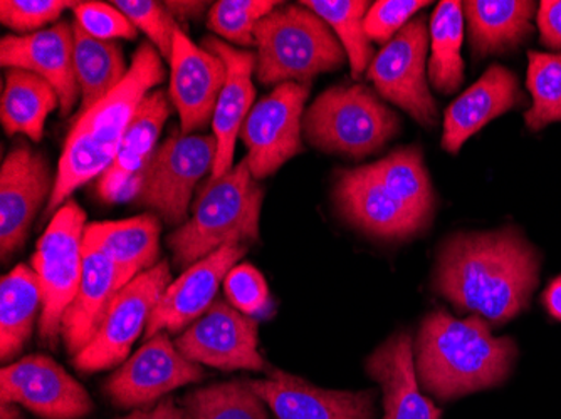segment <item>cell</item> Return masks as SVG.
<instances>
[{
    "mask_svg": "<svg viewBox=\"0 0 561 419\" xmlns=\"http://www.w3.org/2000/svg\"><path fill=\"white\" fill-rule=\"evenodd\" d=\"M113 5L119 9L137 31L147 34L151 46L159 50L162 59L172 58L173 40L181 25L167 11L165 4L153 0H116Z\"/></svg>",
    "mask_w": 561,
    "mask_h": 419,
    "instance_id": "d590c367",
    "label": "cell"
},
{
    "mask_svg": "<svg viewBox=\"0 0 561 419\" xmlns=\"http://www.w3.org/2000/svg\"><path fill=\"white\" fill-rule=\"evenodd\" d=\"M415 349L419 380L440 399L500 386L518 356L515 340L494 337L482 317L456 319L446 311L425 316Z\"/></svg>",
    "mask_w": 561,
    "mask_h": 419,
    "instance_id": "277c9868",
    "label": "cell"
},
{
    "mask_svg": "<svg viewBox=\"0 0 561 419\" xmlns=\"http://www.w3.org/2000/svg\"><path fill=\"white\" fill-rule=\"evenodd\" d=\"M160 220L140 216L119 222H91L83 244L112 258L116 266L137 277L157 266L160 255Z\"/></svg>",
    "mask_w": 561,
    "mask_h": 419,
    "instance_id": "4316f807",
    "label": "cell"
},
{
    "mask_svg": "<svg viewBox=\"0 0 561 419\" xmlns=\"http://www.w3.org/2000/svg\"><path fill=\"white\" fill-rule=\"evenodd\" d=\"M61 106L58 93L46 80L22 69H8L0 100V121L9 137L24 135L43 140L47 116Z\"/></svg>",
    "mask_w": 561,
    "mask_h": 419,
    "instance_id": "83f0119b",
    "label": "cell"
},
{
    "mask_svg": "<svg viewBox=\"0 0 561 419\" xmlns=\"http://www.w3.org/2000/svg\"><path fill=\"white\" fill-rule=\"evenodd\" d=\"M301 4L330 25V30L333 31L336 39L345 49L353 80H360V75L368 71L375 58L370 39L365 33V18L370 9V2H365V0H308Z\"/></svg>",
    "mask_w": 561,
    "mask_h": 419,
    "instance_id": "1f68e13d",
    "label": "cell"
},
{
    "mask_svg": "<svg viewBox=\"0 0 561 419\" xmlns=\"http://www.w3.org/2000/svg\"><path fill=\"white\" fill-rule=\"evenodd\" d=\"M224 292L232 307L245 316H261L271 304L270 287L263 273L251 264H239L224 280Z\"/></svg>",
    "mask_w": 561,
    "mask_h": 419,
    "instance_id": "8d00e7d4",
    "label": "cell"
},
{
    "mask_svg": "<svg viewBox=\"0 0 561 419\" xmlns=\"http://www.w3.org/2000/svg\"><path fill=\"white\" fill-rule=\"evenodd\" d=\"M251 389L270 406L276 419H375L377 393L331 391L301 377L273 370L266 380H248Z\"/></svg>",
    "mask_w": 561,
    "mask_h": 419,
    "instance_id": "ac0fdd59",
    "label": "cell"
},
{
    "mask_svg": "<svg viewBox=\"0 0 561 419\" xmlns=\"http://www.w3.org/2000/svg\"><path fill=\"white\" fill-rule=\"evenodd\" d=\"M206 373L188 361L170 340L169 333L147 339L106 381L110 401L119 408H147L176 387L198 383Z\"/></svg>",
    "mask_w": 561,
    "mask_h": 419,
    "instance_id": "4fadbf2b",
    "label": "cell"
},
{
    "mask_svg": "<svg viewBox=\"0 0 561 419\" xmlns=\"http://www.w3.org/2000/svg\"><path fill=\"white\" fill-rule=\"evenodd\" d=\"M75 24L98 40L135 39L137 27L116 5L105 2H78Z\"/></svg>",
    "mask_w": 561,
    "mask_h": 419,
    "instance_id": "74e56055",
    "label": "cell"
},
{
    "mask_svg": "<svg viewBox=\"0 0 561 419\" xmlns=\"http://www.w3.org/2000/svg\"><path fill=\"white\" fill-rule=\"evenodd\" d=\"M273 0H220L209 9L207 25L217 36L238 46H254L257 22L277 8Z\"/></svg>",
    "mask_w": 561,
    "mask_h": 419,
    "instance_id": "e575fe53",
    "label": "cell"
},
{
    "mask_svg": "<svg viewBox=\"0 0 561 419\" xmlns=\"http://www.w3.org/2000/svg\"><path fill=\"white\" fill-rule=\"evenodd\" d=\"M367 373L383 393V419L443 418V411L419 389L411 334H393L375 349L367 359Z\"/></svg>",
    "mask_w": 561,
    "mask_h": 419,
    "instance_id": "d4e9b609",
    "label": "cell"
},
{
    "mask_svg": "<svg viewBox=\"0 0 561 419\" xmlns=\"http://www.w3.org/2000/svg\"><path fill=\"white\" fill-rule=\"evenodd\" d=\"M209 5V2H192V0H187V2H179V0L165 2L167 11L172 14L176 22L197 21L206 14Z\"/></svg>",
    "mask_w": 561,
    "mask_h": 419,
    "instance_id": "7bdbcfd3",
    "label": "cell"
},
{
    "mask_svg": "<svg viewBox=\"0 0 561 419\" xmlns=\"http://www.w3.org/2000/svg\"><path fill=\"white\" fill-rule=\"evenodd\" d=\"M163 80L165 68L159 50L151 44H141L123 83L80 115L69 131L55 176V191L47 201L46 216L58 212L78 188L110 168L141 101Z\"/></svg>",
    "mask_w": 561,
    "mask_h": 419,
    "instance_id": "3957f363",
    "label": "cell"
},
{
    "mask_svg": "<svg viewBox=\"0 0 561 419\" xmlns=\"http://www.w3.org/2000/svg\"><path fill=\"white\" fill-rule=\"evenodd\" d=\"M170 286L169 261L135 277L116 295L90 345L72 358L81 373H100L115 368L130 354L131 346L147 329L153 309Z\"/></svg>",
    "mask_w": 561,
    "mask_h": 419,
    "instance_id": "30bf717a",
    "label": "cell"
},
{
    "mask_svg": "<svg viewBox=\"0 0 561 419\" xmlns=\"http://www.w3.org/2000/svg\"><path fill=\"white\" fill-rule=\"evenodd\" d=\"M169 94L153 90L138 106L126 128L110 168L98 179V195L106 203L130 200L137 195L148 163L153 159L160 133L170 116Z\"/></svg>",
    "mask_w": 561,
    "mask_h": 419,
    "instance_id": "44dd1931",
    "label": "cell"
},
{
    "mask_svg": "<svg viewBox=\"0 0 561 419\" xmlns=\"http://www.w3.org/2000/svg\"><path fill=\"white\" fill-rule=\"evenodd\" d=\"M245 254V245L229 244L185 269L175 282L167 287L153 309L145 337L150 339L159 333H181L194 321L201 319L216 301L217 291L227 273L238 266Z\"/></svg>",
    "mask_w": 561,
    "mask_h": 419,
    "instance_id": "e0dca14e",
    "label": "cell"
},
{
    "mask_svg": "<svg viewBox=\"0 0 561 419\" xmlns=\"http://www.w3.org/2000/svg\"><path fill=\"white\" fill-rule=\"evenodd\" d=\"M264 188L242 160L231 172L202 187L192 217L169 237L173 260L181 269L197 264L229 244L260 238Z\"/></svg>",
    "mask_w": 561,
    "mask_h": 419,
    "instance_id": "5b68a950",
    "label": "cell"
},
{
    "mask_svg": "<svg viewBox=\"0 0 561 419\" xmlns=\"http://www.w3.org/2000/svg\"><path fill=\"white\" fill-rule=\"evenodd\" d=\"M134 279L112 258L83 244V277L61 323V340L72 358L90 345L116 295Z\"/></svg>",
    "mask_w": 561,
    "mask_h": 419,
    "instance_id": "7402d4cb",
    "label": "cell"
},
{
    "mask_svg": "<svg viewBox=\"0 0 561 419\" xmlns=\"http://www.w3.org/2000/svg\"><path fill=\"white\" fill-rule=\"evenodd\" d=\"M76 5L78 2L66 0H2L0 21L15 33H37L43 25L58 21L66 9Z\"/></svg>",
    "mask_w": 561,
    "mask_h": 419,
    "instance_id": "f35d334b",
    "label": "cell"
},
{
    "mask_svg": "<svg viewBox=\"0 0 561 419\" xmlns=\"http://www.w3.org/2000/svg\"><path fill=\"white\" fill-rule=\"evenodd\" d=\"M540 255L515 229L457 235L444 244L434 287L462 311L501 326L528 309Z\"/></svg>",
    "mask_w": 561,
    "mask_h": 419,
    "instance_id": "6da1fadb",
    "label": "cell"
},
{
    "mask_svg": "<svg viewBox=\"0 0 561 419\" xmlns=\"http://www.w3.org/2000/svg\"><path fill=\"white\" fill-rule=\"evenodd\" d=\"M264 405L248 380L213 384L184 398L191 419H267Z\"/></svg>",
    "mask_w": 561,
    "mask_h": 419,
    "instance_id": "d6a6232c",
    "label": "cell"
},
{
    "mask_svg": "<svg viewBox=\"0 0 561 419\" xmlns=\"http://www.w3.org/2000/svg\"><path fill=\"white\" fill-rule=\"evenodd\" d=\"M0 398L44 419H80L93 411L87 389L44 354L25 356L0 371Z\"/></svg>",
    "mask_w": 561,
    "mask_h": 419,
    "instance_id": "9a60e30c",
    "label": "cell"
},
{
    "mask_svg": "<svg viewBox=\"0 0 561 419\" xmlns=\"http://www.w3.org/2000/svg\"><path fill=\"white\" fill-rule=\"evenodd\" d=\"M75 69L80 86V115L115 91L128 74L122 47L115 40H98L75 24Z\"/></svg>",
    "mask_w": 561,
    "mask_h": 419,
    "instance_id": "f546056e",
    "label": "cell"
},
{
    "mask_svg": "<svg viewBox=\"0 0 561 419\" xmlns=\"http://www.w3.org/2000/svg\"><path fill=\"white\" fill-rule=\"evenodd\" d=\"M310 84L283 83L252 106L242 125L245 162L254 179H264L302 151V118Z\"/></svg>",
    "mask_w": 561,
    "mask_h": 419,
    "instance_id": "7c38bea8",
    "label": "cell"
},
{
    "mask_svg": "<svg viewBox=\"0 0 561 419\" xmlns=\"http://www.w3.org/2000/svg\"><path fill=\"white\" fill-rule=\"evenodd\" d=\"M400 129L397 113L364 84L321 93L302 118V133L313 147L350 159H364L386 147Z\"/></svg>",
    "mask_w": 561,
    "mask_h": 419,
    "instance_id": "52a82bcc",
    "label": "cell"
},
{
    "mask_svg": "<svg viewBox=\"0 0 561 419\" xmlns=\"http://www.w3.org/2000/svg\"><path fill=\"white\" fill-rule=\"evenodd\" d=\"M216 156L214 135H185L175 129L148 163L135 203L151 208L172 225L185 223L195 187L214 168Z\"/></svg>",
    "mask_w": 561,
    "mask_h": 419,
    "instance_id": "9c48e42d",
    "label": "cell"
},
{
    "mask_svg": "<svg viewBox=\"0 0 561 419\" xmlns=\"http://www.w3.org/2000/svg\"><path fill=\"white\" fill-rule=\"evenodd\" d=\"M465 22L462 2L446 0L437 4L428 24L432 50L428 80L443 94L456 93L465 81V61L461 56Z\"/></svg>",
    "mask_w": 561,
    "mask_h": 419,
    "instance_id": "4dcf8cb0",
    "label": "cell"
},
{
    "mask_svg": "<svg viewBox=\"0 0 561 419\" xmlns=\"http://www.w3.org/2000/svg\"><path fill=\"white\" fill-rule=\"evenodd\" d=\"M526 88L531 94V108L525 123L531 131H540L550 123L561 121V53H528Z\"/></svg>",
    "mask_w": 561,
    "mask_h": 419,
    "instance_id": "836d02e7",
    "label": "cell"
},
{
    "mask_svg": "<svg viewBox=\"0 0 561 419\" xmlns=\"http://www.w3.org/2000/svg\"><path fill=\"white\" fill-rule=\"evenodd\" d=\"M541 304L547 309L553 319L560 321L561 323V276L554 277L547 289H545L543 295H541Z\"/></svg>",
    "mask_w": 561,
    "mask_h": 419,
    "instance_id": "ee69618b",
    "label": "cell"
},
{
    "mask_svg": "<svg viewBox=\"0 0 561 419\" xmlns=\"http://www.w3.org/2000/svg\"><path fill=\"white\" fill-rule=\"evenodd\" d=\"M202 47L214 53L226 65V83L217 100L213 129L217 141V156L213 178H220L234 168L236 141L242 125L252 109L256 90L252 84V71L256 69V55L236 49L217 37H206Z\"/></svg>",
    "mask_w": 561,
    "mask_h": 419,
    "instance_id": "603a6c76",
    "label": "cell"
},
{
    "mask_svg": "<svg viewBox=\"0 0 561 419\" xmlns=\"http://www.w3.org/2000/svg\"><path fill=\"white\" fill-rule=\"evenodd\" d=\"M538 8L540 40L550 49H561V0H545Z\"/></svg>",
    "mask_w": 561,
    "mask_h": 419,
    "instance_id": "60d3db41",
    "label": "cell"
},
{
    "mask_svg": "<svg viewBox=\"0 0 561 419\" xmlns=\"http://www.w3.org/2000/svg\"><path fill=\"white\" fill-rule=\"evenodd\" d=\"M119 419H191L187 409L176 405L175 399L165 398L153 408L135 409L130 415Z\"/></svg>",
    "mask_w": 561,
    "mask_h": 419,
    "instance_id": "b9f144b4",
    "label": "cell"
},
{
    "mask_svg": "<svg viewBox=\"0 0 561 419\" xmlns=\"http://www.w3.org/2000/svg\"><path fill=\"white\" fill-rule=\"evenodd\" d=\"M87 213L75 200H68L50 219L37 242L33 269L39 279L43 311L39 337L56 349L61 337L66 309L75 299L83 277V238Z\"/></svg>",
    "mask_w": 561,
    "mask_h": 419,
    "instance_id": "ba28073f",
    "label": "cell"
},
{
    "mask_svg": "<svg viewBox=\"0 0 561 419\" xmlns=\"http://www.w3.org/2000/svg\"><path fill=\"white\" fill-rule=\"evenodd\" d=\"M175 346L188 361L222 371H266L261 356L260 330L254 317L216 299L209 311L195 321Z\"/></svg>",
    "mask_w": 561,
    "mask_h": 419,
    "instance_id": "5bb4252c",
    "label": "cell"
},
{
    "mask_svg": "<svg viewBox=\"0 0 561 419\" xmlns=\"http://www.w3.org/2000/svg\"><path fill=\"white\" fill-rule=\"evenodd\" d=\"M526 96L519 88L515 72L501 65H493L488 71L457 97L443 123V148L447 153H459L462 144L481 131L497 116L526 106Z\"/></svg>",
    "mask_w": 561,
    "mask_h": 419,
    "instance_id": "cb8c5ba5",
    "label": "cell"
},
{
    "mask_svg": "<svg viewBox=\"0 0 561 419\" xmlns=\"http://www.w3.org/2000/svg\"><path fill=\"white\" fill-rule=\"evenodd\" d=\"M427 19L417 18L381 47L367 78L378 94L409 113L425 128L437 125V104L427 83Z\"/></svg>",
    "mask_w": 561,
    "mask_h": 419,
    "instance_id": "8fae6325",
    "label": "cell"
},
{
    "mask_svg": "<svg viewBox=\"0 0 561 419\" xmlns=\"http://www.w3.org/2000/svg\"><path fill=\"white\" fill-rule=\"evenodd\" d=\"M0 419H22V412L15 408L14 403H2V418Z\"/></svg>",
    "mask_w": 561,
    "mask_h": 419,
    "instance_id": "f6af8a7d",
    "label": "cell"
},
{
    "mask_svg": "<svg viewBox=\"0 0 561 419\" xmlns=\"http://www.w3.org/2000/svg\"><path fill=\"white\" fill-rule=\"evenodd\" d=\"M0 65L46 80L58 93L62 116L71 115L81 97L75 69V27L69 22H58L37 33L2 37Z\"/></svg>",
    "mask_w": 561,
    "mask_h": 419,
    "instance_id": "ffe728a7",
    "label": "cell"
},
{
    "mask_svg": "<svg viewBox=\"0 0 561 419\" xmlns=\"http://www.w3.org/2000/svg\"><path fill=\"white\" fill-rule=\"evenodd\" d=\"M256 74L263 84H310L314 75L335 71L345 62L330 25L313 11L298 5L276 8L254 30Z\"/></svg>",
    "mask_w": 561,
    "mask_h": 419,
    "instance_id": "8992f818",
    "label": "cell"
},
{
    "mask_svg": "<svg viewBox=\"0 0 561 419\" xmlns=\"http://www.w3.org/2000/svg\"><path fill=\"white\" fill-rule=\"evenodd\" d=\"M169 97L181 116L182 133L194 135L214 118L217 100L226 83V65L219 56L179 31L170 58Z\"/></svg>",
    "mask_w": 561,
    "mask_h": 419,
    "instance_id": "d6986e66",
    "label": "cell"
},
{
    "mask_svg": "<svg viewBox=\"0 0 561 419\" xmlns=\"http://www.w3.org/2000/svg\"><path fill=\"white\" fill-rule=\"evenodd\" d=\"M340 213L356 229L386 241L411 238L427 229L436 207L419 148H400L386 159L336 175Z\"/></svg>",
    "mask_w": 561,
    "mask_h": 419,
    "instance_id": "7a4b0ae2",
    "label": "cell"
},
{
    "mask_svg": "<svg viewBox=\"0 0 561 419\" xmlns=\"http://www.w3.org/2000/svg\"><path fill=\"white\" fill-rule=\"evenodd\" d=\"M535 2L469 0L462 4L469 40L478 58L503 55L525 43L533 33Z\"/></svg>",
    "mask_w": 561,
    "mask_h": 419,
    "instance_id": "484cf974",
    "label": "cell"
},
{
    "mask_svg": "<svg viewBox=\"0 0 561 419\" xmlns=\"http://www.w3.org/2000/svg\"><path fill=\"white\" fill-rule=\"evenodd\" d=\"M43 311L39 279L30 266L19 264L0 282V359L12 361L30 342Z\"/></svg>",
    "mask_w": 561,
    "mask_h": 419,
    "instance_id": "f1b7e54d",
    "label": "cell"
},
{
    "mask_svg": "<svg viewBox=\"0 0 561 419\" xmlns=\"http://www.w3.org/2000/svg\"><path fill=\"white\" fill-rule=\"evenodd\" d=\"M49 162L30 144L18 143L0 170V257L8 261L24 245L44 201L55 191Z\"/></svg>",
    "mask_w": 561,
    "mask_h": 419,
    "instance_id": "2e32d148",
    "label": "cell"
},
{
    "mask_svg": "<svg viewBox=\"0 0 561 419\" xmlns=\"http://www.w3.org/2000/svg\"><path fill=\"white\" fill-rule=\"evenodd\" d=\"M424 0H380L368 9L365 18V33L368 39L389 44L405 27L415 12L424 9Z\"/></svg>",
    "mask_w": 561,
    "mask_h": 419,
    "instance_id": "ab89813d",
    "label": "cell"
}]
</instances>
